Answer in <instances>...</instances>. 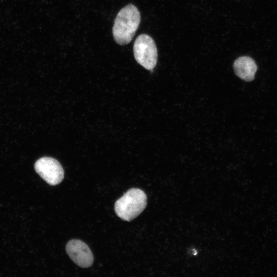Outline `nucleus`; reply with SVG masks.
I'll list each match as a JSON object with an SVG mask.
<instances>
[{
    "label": "nucleus",
    "instance_id": "nucleus-1",
    "mask_svg": "<svg viewBox=\"0 0 277 277\" xmlns=\"http://www.w3.org/2000/svg\"><path fill=\"white\" fill-rule=\"evenodd\" d=\"M141 22V15L134 5L129 4L117 13L112 27L115 42L124 46L129 44L137 30Z\"/></svg>",
    "mask_w": 277,
    "mask_h": 277
},
{
    "label": "nucleus",
    "instance_id": "nucleus-2",
    "mask_svg": "<svg viewBox=\"0 0 277 277\" xmlns=\"http://www.w3.org/2000/svg\"><path fill=\"white\" fill-rule=\"evenodd\" d=\"M147 205V196L138 188H132L115 203L114 210L122 220L131 221L137 217Z\"/></svg>",
    "mask_w": 277,
    "mask_h": 277
},
{
    "label": "nucleus",
    "instance_id": "nucleus-3",
    "mask_svg": "<svg viewBox=\"0 0 277 277\" xmlns=\"http://www.w3.org/2000/svg\"><path fill=\"white\" fill-rule=\"evenodd\" d=\"M136 61L147 70L153 69L157 61V51L154 40L146 34L140 35L133 45Z\"/></svg>",
    "mask_w": 277,
    "mask_h": 277
},
{
    "label": "nucleus",
    "instance_id": "nucleus-4",
    "mask_svg": "<svg viewBox=\"0 0 277 277\" xmlns=\"http://www.w3.org/2000/svg\"><path fill=\"white\" fill-rule=\"evenodd\" d=\"M34 169L37 173L50 185L60 184L64 177V171L62 165L52 157L40 158L35 162Z\"/></svg>",
    "mask_w": 277,
    "mask_h": 277
},
{
    "label": "nucleus",
    "instance_id": "nucleus-5",
    "mask_svg": "<svg viewBox=\"0 0 277 277\" xmlns=\"http://www.w3.org/2000/svg\"><path fill=\"white\" fill-rule=\"evenodd\" d=\"M66 250L70 258L78 266L88 268L93 262V256L86 244L79 240L69 241Z\"/></svg>",
    "mask_w": 277,
    "mask_h": 277
},
{
    "label": "nucleus",
    "instance_id": "nucleus-6",
    "mask_svg": "<svg viewBox=\"0 0 277 277\" xmlns=\"http://www.w3.org/2000/svg\"><path fill=\"white\" fill-rule=\"evenodd\" d=\"M233 66L235 74L242 80L251 82L254 79L258 67L251 57L240 56L235 60Z\"/></svg>",
    "mask_w": 277,
    "mask_h": 277
}]
</instances>
